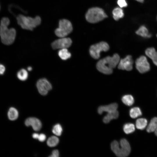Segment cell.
<instances>
[{
	"label": "cell",
	"instance_id": "obj_16",
	"mask_svg": "<svg viewBox=\"0 0 157 157\" xmlns=\"http://www.w3.org/2000/svg\"><path fill=\"white\" fill-rule=\"evenodd\" d=\"M157 128V117H154L151 120L147 128V131L148 133L155 131Z\"/></svg>",
	"mask_w": 157,
	"mask_h": 157
},
{
	"label": "cell",
	"instance_id": "obj_27",
	"mask_svg": "<svg viewBox=\"0 0 157 157\" xmlns=\"http://www.w3.org/2000/svg\"><path fill=\"white\" fill-rule=\"evenodd\" d=\"M117 3L120 8L125 7L127 5L125 0H118Z\"/></svg>",
	"mask_w": 157,
	"mask_h": 157
},
{
	"label": "cell",
	"instance_id": "obj_24",
	"mask_svg": "<svg viewBox=\"0 0 157 157\" xmlns=\"http://www.w3.org/2000/svg\"><path fill=\"white\" fill-rule=\"evenodd\" d=\"M28 73L27 71L24 69H22L19 70L17 74L18 78L20 80L24 81L28 78Z\"/></svg>",
	"mask_w": 157,
	"mask_h": 157
},
{
	"label": "cell",
	"instance_id": "obj_12",
	"mask_svg": "<svg viewBox=\"0 0 157 157\" xmlns=\"http://www.w3.org/2000/svg\"><path fill=\"white\" fill-rule=\"evenodd\" d=\"M25 124L27 126H31L33 129L35 131L40 130L42 126L40 121L38 119L34 117L27 118L25 121Z\"/></svg>",
	"mask_w": 157,
	"mask_h": 157
},
{
	"label": "cell",
	"instance_id": "obj_36",
	"mask_svg": "<svg viewBox=\"0 0 157 157\" xmlns=\"http://www.w3.org/2000/svg\"><path fill=\"white\" fill-rule=\"evenodd\" d=\"M156 36H157V35H156Z\"/></svg>",
	"mask_w": 157,
	"mask_h": 157
},
{
	"label": "cell",
	"instance_id": "obj_11",
	"mask_svg": "<svg viewBox=\"0 0 157 157\" xmlns=\"http://www.w3.org/2000/svg\"><path fill=\"white\" fill-rule=\"evenodd\" d=\"M133 61L131 55H128L125 58L120 59L118 65L119 69L129 71L133 69Z\"/></svg>",
	"mask_w": 157,
	"mask_h": 157
},
{
	"label": "cell",
	"instance_id": "obj_20",
	"mask_svg": "<svg viewBox=\"0 0 157 157\" xmlns=\"http://www.w3.org/2000/svg\"><path fill=\"white\" fill-rule=\"evenodd\" d=\"M131 117L135 118L142 115V113L140 109L138 107H133L131 108L129 112Z\"/></svg>",
	"mask_w": 157,
	"mask_h": 157
},
{
	"label": "cell",
	"instance_id": "obj_10",
	"mask_svg": "<svg viewBox=\"0 0 157 157\" xmlns=\"http://www.w3.org/2000/svg\"><path fill=\"white\" fill-rule=\"evenodd\" d=\"M36 86L39 93L43 95H46L52 88L50 83L45 78L38 80Z\"/></svg>",
	"mask_w": 157,
	"mask_h": 157
},
{
	"label": "cell",
	"instance_id": "obj_2",
	"mask_svg": "<svg viewBox=\"0 0 157 157\" xmlns=\"http://www.w3.org/2000/svg\"><path fill=\"white\" fill-rule=\"evenodd\" d=\"M120 60L119 56L117 53L112 56H107L98 61L97 64V68L103 74H110L112 73L113 69L118 65Z\"/></svg>",
	"mask_w": 157,
	"mask_h": 157
},
{
	"label": "cell",
	"instance_id": "obj_35",
	"mask_svg": "<svg viewBox=\"0 0 157 157\" xmlns=\"http://www.w3.org/2000/svg\"><path fill=\"white\" fill-rule=\"evenodd\" d=\"M155 135L157 136V128L155 131Z\"/></svg>",
	"mask_w": 157,
	"mask_h": 157
},
{
	"label": "cell",
	"instance_id": "obj_1",
	"mask_svg": "<svg viewBox=\"0 0 157 157\" xmlns=\"http://www.w3.org/2000/svg\"><path fill=\"white\" fill-rule=\"evenodd\" d=\"M10 19L6 17L1 19L0 24V37L2 42L4 44L9 45L14 41L16 34L14 28H8Z\"/></svg>",
	"mask_w": 157,
	"mask_h": 157
},
{
	"label": "cell",
	"instance_id": "obj_31",
	"mask_svg": "<svg viewBox=\"0 0 157 157\" xmlns=\"http://www.w3.org/2000/svg\"><path fill=\"white\" fill-rule=\"evenodd\" d=\"M5 71V68L4 66L0 64V75L3 74Z\"/></svg>",
	"mask_w": 157,
	"mask_h": 157
},
{
	"label": "cell",
	"instance_id": "obj_6",
	"mask_svg": "<svg viewBox=\"0 0 157 157\" xmlns=\"http://www.w3.org/2000/svg\"><path fill=\"white\" fill-rule=\"evenodd\" d=\"M73 30V27L71 22L69 20L63 19L59 20L58 27L55 31V35L58 37H66Z\"/></svg>",
	"mask_w": 157,
	"mask_h": 157
},
{
	"label": "cell",
	"instance_id": "obj_19",
	"mask_svg": "<svg viewBox=\"0 0 157 157\" xmlns=\"http://www.w3.org/2000/svg\"><path fill=\"white\" fill-rule=\"evenodd\" d=\"M147 120L145 118H139L136 121V127L137 129L140 130L144 129L147 126Z\"/></svg>",
	"mask_w": 157,
	"mask_h": 157
},
{
	"label": "cell",
	"instance_id": "obj_29",
	"mask_svg": "<svg viewBox=\"0 0 157 157\" xmlns=\"http://www.w3.org/2000/svg\"><path fill=\"white\" fill-rule=\"evenodd\" d=\"M59 153L58 150L56 149L53 150L51 154L49 156L50 157H58L59 156Z\"/></svg>",
	"mask_w": 157,
	"mask_h": 157
},
{
	"label": "cell",
	"instance_id": "obj_4",
	"mask_svg": "<svg viewBox=\"0 0 157 157\" xmlns=\"http://www.w3.org/2000/svg\"><path fill=\"white\" fill-rule=\"evenodd\" d=\"M120 147L118 142L116 140L111 143L112 151L118 157H125L128 156L130 153L131 148L128 142L125 139H122L120 141Z\"/></svg>",
	"mask_w": 157,
	"mask_h": 157
},
{
	"label": "cell",
	"instance_id": "obj_9",
	"mask_svg": "<svg viewBox=\"0 0 157 157\" xmlns=\"http://www.w3.org/2000/svg\"><path fill=\"white\" fill-rule=\"evenodd\" d=\"M72 43V40L66 37L60 38L54 41L51 44L52 48L54 49L67 48L70 47Z\"/></svg>",
	"mask_w": 157,
	"mask_h": 157
},
{
	"label": "cell",
	"instance_id": "obj_34",
	"mask_svg": "<svg viewBox=\"0 0 157 157\" xmlns=\"http://www.w3.org/2000/svg\"><path fill=\"white\" fill-rule=\"evenodd\" d=\"M138 1L140 2V3H143L144 1V0H135Z\"/></svg>",
	"mask_w": 157,
	"mask_h": 157
},
{
	"label": "cell",
	"instance_id": "obj_7",
	"mask_svg": "<svg viewBox=\"0 0 157 157\" xmlns=\"http://www.w3.org/2000/svg\"><path fill=\"white\" fill-rule=\"evenodd\" d=\"M109 48L108 44L105 42H101L91 45L89 52L91 57L95 59H98L100 57V53L103 51H106Z\"/></svg>",
	"mask_w": 157,
	"mask_h": 157
},
{
	"label": "cell",
	"instance_id": "obj_33",
	"mask_svg": "<svg viewBox=\"0 0 157 157\" xmlns=\"http://www.w3.org/2000/svg\"><path fill=\"white\" fill-rule=\"evenodd\" d=\"M27 69L28 71H31L32 70V68L31 67H28L27 68Z\"/></svg>",
	"mask_w": 157,
	"mask_h": 157
},
{
	"label": "cell",
	"instance_id": "obj_30",
	"mask_svg": "<svg viewBox=\"0 0 157 157\" xmlns=\"http://www.w3.org/2000/svg\"><path fill=\"white\" fill-rule=\"evenodd\" d=\"M46 139V135L43 133H41L39 135L38 140L40 142H42L45 141Z\"/></svg>",
	"mask_w": 157,
	"mask_h": 157
},
{
	"label": "cell",
	"instance_id": "obj_32",
	"mask_svg": "<svg viewBox=\"0 0 157 157\" xmlns=\"http://www.w3.org/2000/svg\"><path fill=\"white\" fill-rule=\"evenodd\" d=\"M39 134L37 133H34L32 135V137L34 139H37L38 138Z\"/></svg>",
	"mask_w": 157,
	"mask_h": 157
},
{
	"label": "cell",
	"instance_id": "obj_23",
	"mask_svg": "<svg viewBox=\"0 0 157 157\" xmlns=\"http://www.w3.org/2000/svg\"><path fill=\"white\" fill-rule=\"evenodd\" d=\"M59 139L56 136H51L48 139L47 143L48 146L49 147H54L56 146L58 143Z\"/></svg>",
	"mask_w": 157,
	"mask_h": 157
},
{
	"label": "cell",
	"instance_id": "obj_3",
	"mask_svg": "<svg viewBox=\"0 0 157 157\" xmlns=\"http://www.w3.org/2000/svg\"><path fill=\"white\" fill-rule=\"evenodd\" d=\"M17 22L21 27L24 29L33 30L41 23V19L37 16L34 18L19 14L16 17Z\"/></svg>",
	"mask_w": 157,
	"mask_h": 157
},
{
	"label": "cell",
	"instance_id": "obj_14",
	"mask_svg": "<svg viewBox=\"0 0 157 157\" xmlns=\"http://www.w3.org/2000/svg\"><path fill=\"white\" fill-rule=\"evenodd\" d=\"M119 116V113L117 110L115 111L108 113V114L104 118L103 122L105 123H108L113 119H115L118 118Z\"/></svg>",
	"mask_w": 157,
	"mask_h": 157
},
{
	"label": "cell",
	"instance_id": "obj_21",
	"mask_svg": "<svg viewBox=\"0 0 157 157\" xmlns=\"http://www.w3.org/2000/svg\"><path fill=\"white\" fill-rule=\"evenodd\" d=\"M122 101L126 105L131 106L134 102V99L131 95L127 94L124 95L122 97Z\"/></svg>",
	"mask_w": 157,
	"mask_h": 157
},
{
	"label": "cell",
	"instance_id": "obj_13",
	"mask_svg": "<svg viewBox=\"0 0 157 157\" xmlns=\"http://www.w3.org/2000/svg\"><path fill=\"white\" fill-rule=\"evenodd\" d=\"M118 105L117 103H114L106 106H99L98 109V112L99 114H102L103 112L109 113L117 110Z\"/></svg>",
	"mask_w": 157,
	"mask_h": 157
},
{
	"label": "cell",
	"instance_id": "obj_28",
	"mask_svg": "<svg viewBox=\"0 0 157 157\" xmlns=\"http://www.w3.org/2000/svg\"><path fill=\"white\" fill-rule=\"evenodd\" d=\"M151 59L152 60L154 63L157 66V52L156 51L153 55Z\"/></svg>",
	"mask_w": 157,
	"mask_h": 157
},
{
	"label": "cell",
	"instance_id": "obj_15",
	"mask_svg": "<svg viewBox=\"0 0 157 157\" xmlns=\"http://www.w3.org/2000/svg\"><path fill=\"white\" fill-rule=\"evenodd\" d=\"M136 33L138 35L144 38H149L151 36V34L149 33L147 28L144 26H141L136 31Z\"/></svg>",
	"mask_w": 157,
	"mask_h": 157
},
{
	"label": "cell",
	"instance_id": "obj_5",
	"mask_svg": "<svg viewBox=\"0 0 157 157\" xmlns=\"http://www.w3.org/2000/svg\"><path fill=\"white\" fill-rule=\"evenodd\" d=\"M107 17V15L102 9L97 7L89 9L85 15L87 21L92 23L98 22Z\"/></svg>",
	"mask_w": 157,
	"mask_h": 157
},
{
	"label": "cell",
	"instance_id": "obj_25",
	"mask_svg": "<svg viewBox=\"0 0 157 157\" xmlns=\"http://www.w3.org/2000/svg\"><path fill=\"white\" fill-rule=\"evenodd\" d=\"M123 130L126 134L131 133L135 130V126L132 123L126 124L123 126Z\"/></svg>",
	"mask_w": 157,
	"mask_h": 157
},
{
	"label": "cell",
	"instance_id": "obj_22",
	"mask_svg": "<svg viewBox=\"0 0 157 157\" xmlns=\"http://www.w3.org/2000/svg\"><path fill=\"white\" fill-rule=\"evenodd\" d=\"M9 119L12 120L16 119L18 116V113L17 110L13 107L10 108L8 113Z\"/></svg>",
	"mask_w": 157,
	"mask_h": 157
},
{
	"label": "cell",
	"instance_id": "obj_17",
	"mask_svg": "<svg viewBox=\"0 0 157 157\" xmlns=\"http://www.w3.org/2000/svg\"><path fill=\"white\" fill-rule=\"evenodd\" d=\"M58 55L59 57L62 59L65 60L70 58L71 54L67 48L60 49L58 52Z\"/></svg>",
	"mask_w": 157,
	"mask_h": 157
},
{
	"label": "cell",
	"instance_id": "obj_18",
	"mask_svg": "<svg viewBox=\"0 0 157 157\" xmlns=\"http://www.w3.org/2000/svg\"><path fill=\"white\" fill-rule=\"evenodd\" d=\"M113 17L115 20H118L119 19L122 18L124 16V13L122 10L120 8H116L113 11Z\"/></svg>",
	"mask_w": 157,
	"mask_h": 157
},
{
	"label": "cell",
	"instance_id": "obj_26",
	"mask_svg": "<svg viewBox=\"0 0 157 157\" xmlns=\"http://www.w3.org/2000/svg\"><path fill=\"white\" fill-rule=\"evenodd\" d=\"M62 131V128L61 125L59 124H55L52 130V132L58 136H60L61 135Z\"/></svg>",
	"mask_w": 157,
	"mask_h": 157
},
{
	"label": "cell",
	"instance_id": "obj_37",
	"mask_svg": "<svg viewBox=\"0 0 157 157\" xmlns=\"http://www.w3.org/2000/svg\"></svg>",
	"mask_w": 157,
	"mask_h": 157
},
{
	"label": "cell",
	"instance_id": "obj_8",
	"mask_svg": "<svg viewBox=\"0 0 157 157\" xmlns=\"http://www.w3.org/2000/svg\"><path fill=\"white\" fill-rule=\"evenodd\" d=\"M135 67L141 73H146L150 69V65L146 58L142 56L138 58L135 62Z\"/></svg>",
	"mask_w": 157,
	"mask_h": 157
}]
</instances>
